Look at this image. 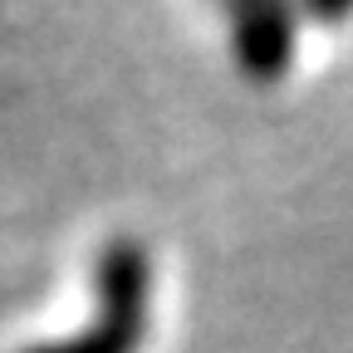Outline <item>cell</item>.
<instances>
[{"instance_id": "6da1fadb", "label": "cell", "mask_w": 353, "mask_h": 353, "mask_svg": "<svg viewBox=\"0 0 353 353\" xmlns=\"http://www.w3.org/2000/svg\"><path fill=\"white\" fill-rule=\"evenodd\" d=\"M94 290H99V319L83 334L25 343L20 353H138V343L148 334V294H152V260H148L143 241L113 236L99 250Z\"/></svg>"}, {"instance_id": "3957f363", "label": "cell", "mask_w": 353, "mask_h": 353, "mask_svg": "<svg viewBox=\"0 0 353 353\" xmlns=\"http://www.w3.org/2000/svg\"><path fill=\"white\" fill-rule=\"evenodd\" d=\"M299 15L304 20H314V25H339L353 15V0H294Z\"/></svg>"}, {"instance_id": "7a4b0ae2", "label": "cell", "mask_w": 353, "mask_h": 353, "mask_svg": "<svg viewBox=\"0 0 353 353\" xmlns=\"http://www.w3.org/2000/svg\"><path fill=\"white\" fill-rule=\"evenodd\" d=\"M231 10V50L241 69L260 83L285 79L294 59V30H299V6L294 0H221Z\"/></svg>"}]
</instances>
